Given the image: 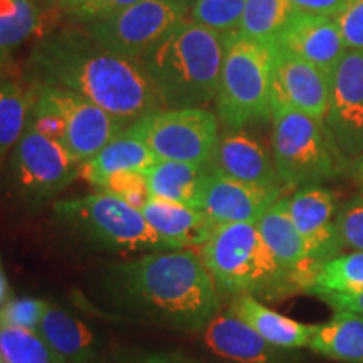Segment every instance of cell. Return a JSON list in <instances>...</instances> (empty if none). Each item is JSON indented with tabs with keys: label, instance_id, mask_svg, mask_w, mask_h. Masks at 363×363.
Segmentation results:
<instances>
[{
	"label": "cell",
	"instance_id": "ac0fdd59",
	"mask_svg": "<svg viewBox=\"0 0 363 363\" xmlns=\"http://www.w3.org/2000/svg\"><path fill=\"white\" fill-rule=\"evenodd\" d=\"M276 45L281 51L311 62L326 74H331L343 54L348 51L337 19L310 13H296L281 33Z\"/></svg>",
	"mask_w": 363,
	"mask_h": 363
},
{
	"label": "cell",
	"instance_id": "d590c367",
	"mask_svg": "<svg viewBox=\"0 0 363 363\" xmlns=\"http://www.w3.org/2000/svg\"><path fill=\"white\" fill-rule=\"evenodd\" d=\"M136 2H140V0H91L86 6L72 12L71 16L78 22L88 24V22L115 16V13L125 11V9L135 6Z\"/></svg>",
	"mask_w": 363,
	"mask_h": 363
},
{
	"label": "cell",
	"instance_id": "7402d4cb",
	"mask_svg": "<svg viewBox=\"0 0 363 363\" xmlns=\"http://www.w3.org/2000/svg\"><path fill=\"white\" fill-rule=\"evenodd\" d=\"M229 311L252 326L262 338L274 347L284 348V350L310 347L315 325L299 323L296 320L281 315L267 308L261 299L249 296V294H238L230 298Z\"/></svg>",
	"mask_w": 363,
	"mask_h": 363
},
{
	"label": "cell",
	"instance_id": "ba28073f",
	"mask_svg": "<svg viewBox=\"0 0 363 363\" xmlns=\"http://www.w3.org/2000/svg\"><path fill=\"white\" fill-rule=\"evenodd\" d=\"M128 130L158 160L211 165L219 143V118L206 108H180L148 113Z\"/></svg>",
	"mask_w": 363,
	"mask_h": 363
},
{
	"label": "cell",
	"instance_id": "52a82bcc",
	"mask_svg": "<svg viewBox=\"0 0 363 363\" xmlns=\"http://www.w3.org/2000/svg\"><path fill=\"white\" fill-rule=\"evenodd\" d=\"M54 212L99 246L120 251H172L155 233L140 208L108 192L66 199L54 203Z\"/></svg>",
	"mask_w": 363,
	"mask_h": 363
},
{
	"label": "cell",
	"instance_id": "603a6c76",
	"mask_svg": "<svg viewBox=\"0 0 363 363\" xmlns=\"http://www.w3.org/2000/svg\"><path fill=\"white\" fill-rule=\"evenodd\" d=\"M208 167L187 162L158 160L145 172L150 199L197 208Z\"/></svg>",
	"mask_w": 363,
	"mask_h": 363
},
{
	"label": "cell",
	"instance_id": "83f0119b",
	"mask_svg": "<svg viewBox=\"0 0 363 363\" xmlns=\"http://www.w3.org/2000/svg\"><path fill=\"white\" fill-rule=\"evenodd\" d=\"M306 294H358L363 293V252H342L318 267Z\"/></svg>",
	"mask_w": 363,
	"mask_h": 363
},
{
	"label": "cell",
	"instance_id": "2e32d148",
	"mask_svg": "<svg viewBox=\"0 0 363 363\" xmlns=\"http://www.w3.org/2000/svg\"><path fill=\"white\" fill-rule=\"evenodd\" d=\"M208 167L217 174L244 184L288 190L279 180L271 147L247 128L225 130V133L219 136L214 158Z\"/></svg>",
	"mask_w": 363,
	"mask_h": 363
},
{
	"label": "cell",
	"instance_id": "7c38bea8",
	"mask_svg": "<svg viewBox=\"0 0 363 363\" xmlns=\"http://www.w3.org/2000/svg\"><path fill=\"white\" fill-rule=\"evenodd\" d=\"M326 123L345 155H363V51L348 49L331 71Z\"/></svg>",
	"mask_w": 363,
	"mask_h": 363
},
{
	"label": "cell",
	"instance_id": "f6af8a7d",
	"mask_svg": "<svg viewBox=\"0 0 363 363\" xmlns=\"http://www.w3.org/2000/svg\"><path fill=\"white\" fill-rule=\"evenodd\" d=\"M0 363H6V360H4L2 355H0Z\"/></svg>",
	"mask_w": 363,
	"mask_h": 363
},
{
	"label": "cell",
	"instance_id": "44dd1931",
	"mask_svg": "<svg viewBox=\"0 0 363 363\" xmlns=\"http://www.w3.org/2000/svg\"><path fill=\"white\" fill-rule=\"evenodd\" d=\"M157 162L155 153L126 128L96 155L81 163L79 177L94 189L101 190L111 177L125 172H147Z\"/></svg>",
	"mask_w": 363,
	"mask_h": 363
},
{
	"label": "cell",
	"instance_id": "d6986e66",
	"mask_svg": "<svg viewBox=\"0 0 363 363\" xmlns=\"http://www.w3.org/2000/svg\"><path fill=\"white\" fill-rule=\"evenodd\" d=\"M203 342L216 355L238 363H283L289 352L274 347L230 311L212 318L203 328Z\"/></svg>",
	"mask_w": 363,
	"mask_h": 363
},
{
	"label": "cell",
	"instance_id": "5b68a950",
	"mask_svg": "<svg viewBox=\"0 0 363 363\" xmlns=\"http://www.w3.org/2000/svg\"><path fill=\"white\" fill-rule=\"evenodd\" d=\"M271 150L286 189L323 185L348 169V157L326 120L301 111L286 110L272 115Z\"/></svg>",
	"mask_w": 363,
	"mask_h": 363
},
{
	"label": "cell",
	"instance_id": "7bdbcfd3",
	"mask_svg": "<svg viewBox=\"0 0 363 363\" xmlns=\"http://www.w3.org/2000/svg\"><path fill=\"white\" fill-rule=\"evenodd\" d=\"M175 2H179V4H182V6H185V7H190L195 2V0H175Z\"/></svg>",
	"mask_w": 363,
	"mask_h": 363
},
{
	"label": "cell",
	"instance_id": "8d00e7d4",
	"mask_svg": "<svg viewBox=\"0 0 363 363\" xmlns=\"http://www.w3.org/2000/svg\"><path fill=\"white\" fill-rule=\"evenodd\" d=\"M293 7L298 13H310V16H323L337 19L343 9L350 4V0H291Z\"/></svg>",
	"mask_w": 363,
	"mask_h": 363
},
{
	"label": "cell",
	"instance_id": "836d02e7",
	"mask_svg": "<svg viewBox=\"0 0 363 363\" xmlns=\"http://www.w3.org/2000/svg\"><path fill=\"white\" fill-rule=\"evenodd\" d=\"M99 192L116 195V197L123 199V201L140 208V211H142V207L150 199L145 172H125V174L111 177Z\"/></svg>",
	"mask_w": 363,
	"mask_h": 363
},
{
	"label": "cell",
	"instance_id": "f35d334b",
	"mask_svg": "<svg viewBox=\"0 0 363 363\" xmlns=\"http://www.w3.org/2000/svg\"><path fill=\"white\" fill-rule=\"evenodd\" d=\"M142 363H195V362H190V360H187V358L175 357V355H167V353H162V355L147 357Z\"/></svg>",
	"mask_w": 363,
	"mask_h": 363
},
{
	"label": "cell",
	"instance_id": "ab89813d",
	"mask_svg": "<svg viewBox=\"0 0 363 363\" xmlns=\"http://www.w3.org/2000/svg\"><path fill=\"white\" fill-rule=\"evenodd\" d=\"M7 293H9V284H7V278L6 272H4L2 262H0V306L7 301Z\"/></svg>",
	"mask_w": 363,
	"mask_h": 363
},
{
	"label": "cell",
	"instance_id": "4dcf8cb0",
	"mask_svg": "<svg viewBox=\"0 0 363 363\" xmlns=\"http://www.w3.org/2000/svg\"><path fill=\"white\" fill-rule=\"evenodd\" d=\"M246 2L247 0H195L189 7L187 19L222 34L235 33Z\"/></svg>",
	"mask_w": 363,
	"mask_h": 363
},
{
	"label": "cell",
	"instance_id": "d6a6232c",
	"mask_svg": "<svg viewBox=\"0 0 363 363\" xmlns=\"http://www.w3.org/2000/svg\"><path fill=\"white\" fill-rule=\"evenodd\" d=\"M337 229L343 249L363 252V194L338 208Z\"/></svg>",
	"mask_w": 363,
	"mask_h": 363
},
{
	"label": "cell",
	"instance_id": "b9f144b4",
	"mask_svg": "<svg viewBox=\"0 0 363 363\" xmlns=\"http://www.w3.org/2000/svg\"><path fill=\"white\" fill-rule=\"evenodd\" d=\"M353 174H355L357 180L360 182V185L363 187V155L357 157L355 163H353Z\"/></svg>",
	"mask_w": 363,
	"mask_h": 363
},
{
	"label": "cell",
	"instance_id": "60d3db41",
	"mask_svg": "<svg viewBox=\"0 0 363 363\" xmlns=\"http://www.w3.org/2000/svg\"><path fill=\"white\" fill-rule=\"evenodd\" d=\"M88 2H91V0H65V4H62V11L67 13H72L78 11V9L86 6Z\"/></svg>",
	"mask_w": 363,
	"mask_h": 363
},
{
	"label": "cell",
	"instance_id": "30bf717a",
	"mask_svg": "<svg viewBox=\"0 0 363 363\" xmlns=\"http://www.w3.org/2000/svg\"><path fill=\"white\" fill-rule=\"evenodd\" d=\"M81 163L59 140L27 125L12 150V175L26 197L34 201L51 197L79 175Z\"/></svg>",
	"mask_w": 363,
	"mask_h": 363
},
{
	"label": "cell",
	"instance_id": "4fadbf2b",
	"mask_svg": "<svg viewBox=\"0 0 363 363\" xmlns=\"http://www.w3.org/2000/svg\"><path fill=\"white\" fill-rule=\"evenodd\" d=\"M328 108L330 74L278 48L271 81L272 115L293 110L326 120Z\"/></svg>",
	"mask_w": 363,
	"mask_h": 363
},
{
	"label": "cell",
	"instance_id": "ffe728a7",
	"mask_svg": "<svg viewBox=\"0 0 363 363\" xmlns=\"http://www.w3.org/2000/svg\"><path fill=\"white\" fill-rule=\"evenodd\" d=\"M142 214L172 251L202 247L219 225L199 208L148 199Z\"/></svg>",
	"mask_w": 363,
	"mask_h": 363
},
{
	"label": "cell",
	"instance_id": "7a4b0ae2",
	"mask_svg": "<svg viewBox=\"0 0 363 363\" xmlns=\"http://www.w3.org/2000/svg\"><path fill=\"white\" fill-rule=\"evenodd\" d=\"M110 286L126 308L172 328L202 330L220 310L219 289L192 249L121 262L111 269Z\"/></svg>",
	"mask_w": 363,
	"mask_h": 363
},
{
	"label": "cell",
	"instance_id": "ee69618b",
	"mask_svg": "<svg viewBox=\"0 0 363 363\" xmlns=\"http://www.w3.org/2000/svg\"><path fill=\"white\" fill-rule=\"evenodd\" d=\"M49 2L54 4V6H57V7L62 9V4H65V0H49Z\"/></svg>",
	"mask_w": 363,
	"mask_h": 363
},
{
	"label": "cell",
	"instance_id": "e575fe53",
	"mask_svg": "<svg viewBox=\"0 0 363 363\" xmlns=\"http://www.w3.org/2000/svg\"><path fill=\"white\" fill-rule=\"evenodd\" d=\"M343 43L350 51H363V0H350L337 17Z\"/></svg>",
	"mask_w": 363,
	"mask_h": 363
},
{
	"label": "cell",
	"instance_id": "74e56055",
	"mask_svg": "<svg viewBox=\"0 0 363 363\" xmlns=\"http://www.w3.org/2000/svg\"><path fill=\"white\" fill-rule=\"evenodd\" d=\"M320 301L328 305L333 311H350L363 318V293L358 294H320Z\"/></svg>",
	"mask_w": 363,
	"mask_h": 363
},
{
	"label": "cell",
	"instance_id": "e0dca14e",
	"mask_svg": "<svg viewBox=\"0 0 363 363\" xmlns=\"http://www.w3.org/2000/svg\"><path fill=\"white\" fill-rule=\"evenodd\" d=\"M256 225L281 269L305 293L320 266L313 261L305 239L289 216L288 197L272 203Z\"/></svg>",
	"mask_w": 363,
	"mask_h": 363
},
{
	"label": "cell",
	"instance_id": "f546056e",
	"mask_svg": "<svg viewBox=\"0 0 363 363\" xmlns=\"http://www.w3.org/2000/svg\"><path fill=\"white\" fill-rule=\"evenodd\" d=\"M0 355L6 363H65L38 331L0 326Z\"/></svg>",
	"mask_w": 363,
	"mask_h": 363
},
{
	"label": "cell",
	"instance_id": "9a60e30c",
	"mask_svg": "<svg viewBox=\"0 0 363 363\" xmlns=\"http://www.w3.org/2000/svg\"><path fill=\"white\" fill-rule=\"evenodd\" d=\"M288 208L318 266L342 254L343 246L337 229V197L330 189L321 185L298 189L288 197Z\"/></svg>",
	"mask_w": 363,
	"mask_h": 363
},
{
	"label": "cell",
	"instance_id": "277c9868",
	"mask_svg": "<svg viewBox=\"0 0 363 363\" xmlns=\"http://www.w3.org/2000/svg\"><path fill=\"white\" fill-rule=\"evenodd\" d=\"M222 294H249L264 301H279L299 291L281 269L256 224H219L199 251Z\"/></svg>",
	"mask_w": 363,
	"mask_h": 363
},
{
	"label": "cell",
	"instance_id": "cb8c5ba5",
	"mask_svg": "<svg viewBox=\"0 0 363 363\" xmlns=\"http://www.w3.org/2000/svg\"><path fill=\"white\" fill-rule=\"evenodd\" d=\"M38 333L65 363H89L96 353L93 331L56 306H48Z\"/></svg>",
	"mask_w": 363,
	"mask_h": 363
},
{
	"label": "cell",
	"instance_id": "6da1fadb",
	"mask_svg": "<svg viewBox=\"0 0 363 363\" xmlns=\"http://www.w3.org/2000/svg\"><path fill=\"white\" fill-rule=\"evenodd\" d=\"M27 78L78 93L128 125L162 110L142 62L108 51L84 27L39 35L27 61Z\"/></svg>",
	"mask_w": 363,
	"mask_h": 363
},
{
	"label": "cell",
	"instance_id": "1f68e13d",
	"mask_svg": "<svg viewBox=\"0 0 363 363\" xmlns=\"http://www.w3.org/2000/svg\"><path fill=\"white\" fill-rule=\"evenodd\" d=\"M48 303L35 298H9L0 306V326L38 331Z\"/></svg>",
	"mask_w": 363,
	"mask_h": 363
},
{
	"label": "cell",
	"instance_id": "9c48e42d",
	"mask_svg": "<svg viewBox=\"0 0 363 363\" xmlns=\"http://www.w3.org/2000/svg\"><path fill=\"white\" fill-rule=\"evenodd\" d=\"M189 7L175 0H140L135 6L84 24V30L108 51L140 61L187 19Z\"/></svg>",
	"mask_w": 363,
	"mask_h": 363
},
{
	"label": "cell",
	"instance_id": "8992f818",
	"mask_svg": "<svg viewBox=\"0 0 363 363\" xmlns=\"http://www.w3.org/2000/svg\"><path fill=\"white\" fill-rule=\"evenodd\" d=\"M276 51V43H261L238 30L227 34L216 96L217 118L225 130L272 120L271 81Z\"/></svg>",
	"mask_w": 363,
	"mask_h": 363
},
{
	"label": "cell",
	"instance_id": "8fae6325",
	"mask_svg": "<svg viewBox=\"0 0 363 363\" xmlns=\"http://www.w3.org/2000/svg\"><path fill=\"white\" fill-rule=\"evenodd\" d=\"M35 86L38 98L52 108L61 120L62 143L76 162L89 160L130 126L78 93L52 86Z\"/></svg>",
	"mask_w": 363,
	"mask_h": 363
},
{
	"label": "cell",
	"instance_id": "5bb4252c",
	"mask_svg": "<svg viewBox=\"0 0 363 363\" xmlns=\"http://www.w3.org/2000/svg\"><path fill=\"white\" fill-rule=\"evenodd\" d=\"M281 197H284V189L244 184L217 174L208 167L197 208L211 216L217 224H257L267 208Z\"/></svg>",
	"mask_w": 363,
	"mask_h": 363
},
{
	"label": "cell",
	"instance_id": "f1b7e54d",
	"mask_svg": "<svg viewBox=\"0 0 363 363\" xmlns=\"http://www.w3.org/2000/svg\"><path fill=\"white\" fill-rule=\"evenodd\" d=\"M296 13L291 0H247L238 33L261 43H276Z\"/></svg>",
	"mask_w": 363,
	"mask_h": 363
},
{
	"label": "cell",
	"instance_id": "3957f363",
	"mask_svg": "<svg viewBox=\"0 0 363 363\" xmlns=\"http://www.w3.org/2000/svg\"><path fill=\"white\" fill-rule=\"evenodd\" d=\"M227 34L185 19L140 59L162 106L203 108L219 91Z\"/></svg>",
	"mask_w": 363,
	"mask_h": 363
},
{
	"label": "cell",
	"instance_id": "4316f807",
	"mask_svg": "<svg viewBox=\"0 0 363 363\" xmlns=\"http://www.w3.org/2000/svg\"><path fill=\"white\" fill-rule=\"evenodd\" d=\"M43 30V12L35 0H0V66L12 52Z\"/></svg>",
	"mask_w": 363,
	"mask_h": 363
},
{
	"label": "cell",
	"instance_id": "484cf974",
	"mask_svg": "<svg viewBox=\"0 0 363 363\" xmlns=\"http://www.w3.org/2000/svg\"><path fill=\"white\" fill-rule=\"evenodd\" d=\"M4 66H0V160L21 140L38 96V86L13 78Z\"/></svg>",
	"mask_w": 363,
	"mask_h": 363
},
{
	"label": "cell",
	"instance_id": "d4e9b609",
	"mask_svg": "<svg viewBox=\"0 0 363 363\" xmlns=\"http://www.w3.org/2000/svg\"><path fill=\"white\" fill-rule=\"evenodd\" d=\"M308 348L330 360L363 363V318L350 311H335L326 323L315 325Z\"/></svg>",
	"mask_w": 363,
	"mask_h": 363
}]
</instances>
